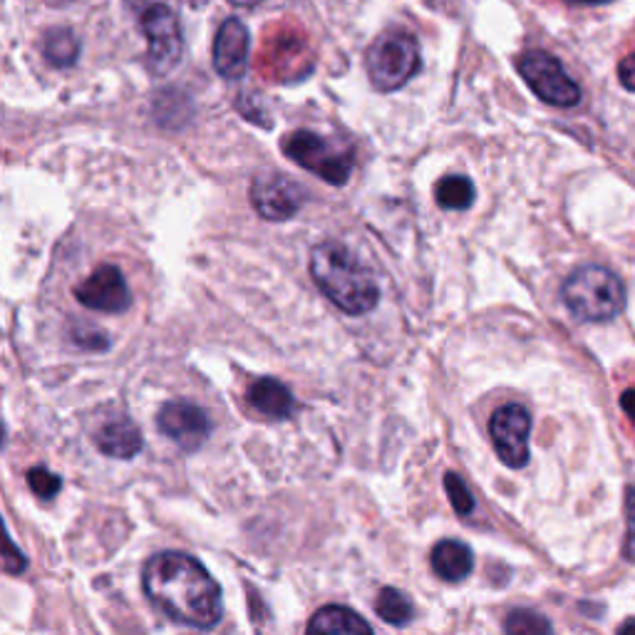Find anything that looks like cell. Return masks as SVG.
Segmentation results:
<instances>
[{"label": "cell", "mask_w": 635, "mask_h": 635, "mask_svg": "<svg viewBox=\"0 0 635 635\" xmlns=\"http://www.w3.org/2000/svg\"><path fill=\"white\" fill-rule=\"evenodd\" d=\"M28 486H31L33 494L41 496V500H53V496L63 490V480L47 467H33L31 472H28Z\"/></svg>", "instance_id": "22"}, {"label": "cell", "mask_w": 635, "mask_h": 635, "mask_svg": "<svg viewBox=\"0 0 635 635\" xmlns=\"http://www.w3.org/2000/svg\"><path fill=\"white\" fill-rule=\"evenodd\" d=\"M75 298L80 306L110 313V316H120L132 303L130 286H127L122 271L112 266V263L95 269L90 276L75 288Z\"/></svg>", "instance_id": "10"}, {"label": "cell", "mask_w": 635, "mask_h": 635, "mask_svg": "<svg viewBox=\"0 0 635 635\" xmlns=\"http://www.w3.org/2000/svg\"><path fill=\"white\" fill-rule=\"evenodd\" d=\"M146 35V65L154 75H167L179 65L184 53V37L177 13L169 6L154 3L142 13Z\"/></svg>", "instance_id": "7"}, {"label": "cell", "mask_w": 635, "mask_h": 635, "mask_svg": "<svg viewBox=\"0 0 635 635\" xmlns=\"http://www.w3.org/2000/svg\"><path fill=\"white\" fill-rule=\"evenodd\" d=\"M561 298L573 318L583 324H605L625 308V288L613 271L603 266H581L566 278Z\"/></svg>", "instance_id": "3"}, {"label": "cell", "mask_w": 635, "mask_h": 635, "mask_svg": "<svg viewBox=\"0 0 635 635\" xmlns=\"http://www.w3.org/2000/svg\"><path fill=\"white\" fill-rule=\"evenodd\" d=\"M306 191L283 174H263L251 184V204L266 221H288L300 211Z\"/></svg>", "instance_id": "11"}, {"label": "cell", "mask_w": 635, "mask_h": 635, "mask_svg": "<svg viewBox=\"0 0 635 635\" xmlns=\"http://www.w3.org/2000/svg\"><path fill=\"white\" fill-rule=\"evenodd\" d=\"M445 490H447V496H449V504H452V510L457 514L469 516V514L474 512V496H472V492L467 490L464 480L457 472H447Z\"/></svg>", "instance_id": "21"}, {"label": "cell", "mask_w": 635, "mask_h": 635, "mask_svg": "<svg viewBox=\"0 0 635 635\" xmlns=\"http://www.w3.org/2000/svg\"><path fill=\"white\" fill-rule=\"evenodd\" d=\"M142 585L150 603L174 623L214 628L221 621V589L189 554L162 551L144 563Z\"/></svg>", "instance_id": "1"}, {"label": "cell", "mask_w": 635, "mask_h": 635, "mask_svg": "<svg viewBox=\"0 0 635 635\" xmlns=\"http://www.w3.org/2000/svg\"><path fill=\"white\" fill-rule=\"evenodd\" d=\"M142 445H144V439H142L140 427H136L132 419L124 415L105 419L95 433V447L112 459H132L140 455Z\"/></svg>", "instance_id": "13"}, {"label": "cell", "mask_w": 635, "mask_h": 635, "mask_svg": "<svg viewBox=\"0 0 635 635\" xmlns=\"http://www.w3.org/2000/svg\"><path fill=\"white\" fill-rule=\"evenodd\" d=\"M474 184L459 174H449V177L439 179L435 187V199L447 211H464L474 204Z\"/></svg>", "instance_id": "18"}, {"label": "cell", "mask_w": 635, "mask_h": 635, "mask_svg": "<svg viewBox=\"0 0 635 635\" xmlns=\"http://www.w3.org/2000/svg\"><path fill=\"white\" fill-rule=\"evenodd\" d=\"M156 427L174 445H179L184 452H197L211 435V419L207 409L187 403V399H174V403L162 405L160 415H156Z\"/></svg>", "instance_id": "9"}, {"label": "cell", "mask_w": 635, "mask_h": 635, "mask_svg": "<svg viewBox=\"0 0 635 635\" xmlns=\"http://www.w3.org/2000/svg\"><path fill=\"white\" fill-rule=\"evenodd\" d=\"M625 522H628V529H625L623 559L635 563V486L625 490Z\"/></svg>", "instance_id": "24"}, {"label": "cell", "mask_w": 635, "mask_h": 635, "mask_svg": "<svg viewBox=\"0 0 635 635\" xmlns=\"http://www.w3.org/2000/svg\"><path fill=\"white\" fill-rule=\"evenodd\" d=\"M419 65V45L405 31H387L368 47L365 67L368 77L380 92H395L405 87L417 75Z\"/></svg>", "instance_id": "5"}, {"label": "cell", "mask_w": 635, "mask_h": 635, "mask_svg": "<svg viewBox=\"0 0 635 635\" xmlns=\"http://www.w3.org/2000/svg\"><path fill=\"white\" fill-rule=\"evenodd\" d=\"M375 611L380 618L390 625H397V628H403V625L413 623L415 618V605L413 601L407 599L403 591L397 589H383L375 601Z\"/></svg>", "instance_id": "19"}, {"label": "cell", "mask_w": 635, "mask_h": 635, "mask_svg": "<svg viewBox=\"0 0 635 635\" xmlns=\"http://www.w3.org/2000/svg\"><path fill=\"white\" fill-rule=\"evenodd\" d=\"M504 631L514 635H539L551 633V623L534 611H512L504 621Z\"/></svg>", "instance_id": "20"}, {"label": "cell", "mask_w": 635, "mask_h": 635, "mask_svg": "<svg viewBox=\"0 0 635 635\" xmlns=\"http://www.w3.org/2000/svg\"><path fill=\"white\" fill-rule=\"evenodd\" d=\"M310 276L320 293L348 316H365L380 300L373 271L343 243L326 241L313 249Z\"/></svg>", "instance_id": "2"}, {"label": "cell", "mask_w": 635, "mask_h": 635, "mask_svg": "<svg viewBox=\"0 0 635 635\" xmlns=\"http://www.w3.org/2000/svg\"><path fill=\"white\" fill-rule=\"evenodd\" d=\"M621 407L625 409V415H628L635 423V390H625V393L621 395Z\"/></svg>", "instance_id": "27"}, {"label": "cell", "mask_w": 635, "mask_h": 635, "mask_svg": "<svg viewBox=\"0 0 635 635\" xmlns=\"http://www.w3.org/2000/svg\"><path fill=\"white\" fill-rule=\"evenodd\" d=\"M573 6H601V3H609V0H569Z\"/></svg>", "instance_id": "29"}, {"label": "cell", "mask_w": 635, "mask_h": 635, "mask_svg": "<svg viewBox=\"0 0 635 635\" xmlns=\"http://www.w3.org/2000/svg\"><path fill=\"white\" fill-rule=\"evenodd\" d=\"M229 3L237 8H256L259 3H263V0H229Z\"/></svg>", "instance_id": "28"}, {"label": "cell", "mask_w": 635, "mask_h": 635, "mask_svg": "<svg viewBox=\"0 0 635 635\" xmlns=\"http://www.w3.org/2000/svg\"><path fill=\"white\" fill-rule=\"evenodd\" d=\"M251 37L239 18H227L214 37V70L223 80H241L249 67Z\"/></svg>", "instance_id": "12"}, {"label": "cell", "mask_w": 635, "mask_h": 635, "mask_svg": "<svg viewBox=\"0 0 635 635\" xmlns=\"http://www.w3.org/2000/svg\"><path fill=\"white\" fill-rule=\"evenodd\" d=\"M429 563H433V571L439 576V579L447 583H457V581H464L467 576L472 573L474 554L462 541L445 539L433 549Z\"/></svg>", "instance_id": "15"}, {"label": "cell", "mask_w": 635, "mask_h": 635, "mask_svg": "<svg viewBox=\"0 0 635 635\" xmlns=\"http://www.w3.org/2000/svg\"><path fill=\"white\" fill-rule=\"evenodd\" d=\"M621 633H628V631H635V621H631V623H625V625H621L618 628Z\"/></svg>", "instance_id": "30"}, {"label": "cell", "mask_w": 635, "mask_h": 635, "mask_svg": "<svg viewBox=\"0 0 635 635\" xmlns=\"http://www.w3.org/2000/svg\"><path fill=\"white\" fill-rule=\"evenodd\" d=\"M516 70L532 92L551 107H576L581 102V87L563 70L554 55L544 51H529L516 61Z\"/></svg>", "instance_id": "6"}, {"label": "cell", "mask_w": 635, "mask_h": 635, "mask_svg": "<svg viewBox=\"0 0 635 635\" xmlns=\"http://www.w3.org/2000/svg\"><path fill=\"white\" fill-rule=\"evenodd\" d=\"M43 55L53 67H73L80 57V41L70 28H51L43 37Z\"/></svg>", "instance_id": "17"}, {"label": "cell", "mask_w": 635, "mask_h": 635, "mask_svg": "<svg viewBox=\"0 0 635 635\" xmlns=\"http://www.w3.org/2000/svg\"><path fill=\"white\" fill-rule=\"evenodd\" d=\"M618 80L625 90L635 92V53L623 57V61L618 63Z\"/></svg>", "instance_id": "26"}, {"label": "cell", "mask_w": 635, "mask_h": 635, "mask_svg": "<svg viewBox=\"0 0 635 635\" xmlns=\"http://www.w3.org/2000/svg\"><path fill=\"white\" fill-rule=\"evenodd\" d=\"M492 445L502 462L510 469H522L529 464V435L532 415L519 403L502 405L490 419Z\"/></svg>", "instance_id": "8"}, {"label": "cell", "mask_w": 635, "mask_h": 635, "mask_svg": "<svg viewBox=\"0 0 635 635\" xmlns=\"http://www.w3.org/2000/svg\"><path fill=\"white\" fill-rule=\"evenodd\" d=\"M308 633H373V625L346 605H326L310 618Z\"/></svg>", "instance_id": "16"}, {"label": "cell", "mask_w": 635, "mask_h": 635, "mask_svg": "<svg viewBox=\"0 0 635 635\" xmlns=\"http://www.w3.org/2000/svg\"><path fill=\"white\" fill-rule=\"evenodd\" d=\"M70 338L75 346H80L85 350H107L110 348V340H107V333L100 328H92V326H73L70 330Z\"/></svg>", "instance_id": "23"}, {"label": "cell", "mask_w": 635, "mask_h": 635, "mask_svg": "<svg viewBox=\"0 0 635 635\" xmlns=\"http://www.w3.org/2000/svg\"><path fill=\"white\" fill-rule=\"evenodd\" d=\"M281 150L298 167L316 174V177L333 184V187H343L355 167V156L350 146L310 130L286 134L281 142Z\"/></svg>", "instance_id": "4"}, {"label": "cell", "mask_w": 635, "mask_h": 635, "mask_svg": "<svg viewBox=\"0 0 635 635\" xmlns=\"http://www.w3.org/2000/svg\"><path fill=\"white\" fill-rule=\"evenodd\" d=\"M247 399L256 413L273 419L288 417L296 409V399H293L291 390L273 377H259L256 383H251Z\"/></svg>", "instance_id": "14"}, {"label": "cell", "mask_w": 635, "mask_h": 635, "mask_svg": "<svg viewBox=\"0 0 635 635\" xmlns=\"http://www.w3.org/2000/svg\"><path fill=\"white\" fill-rule=\"evenodd\" d=\"M25 566H28V561H25L23 551L18 549L11 536H8L6 539V571L8 573H21V571H25Z\"/></svg>", "instance_id": "25"}]
</instances>
